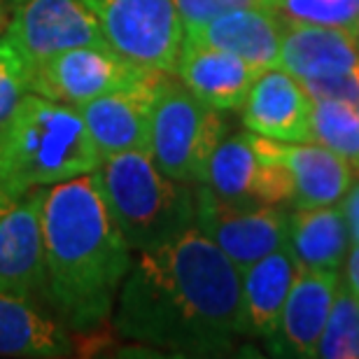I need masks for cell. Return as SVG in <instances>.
I'll return each mask as SVG.
<instances>
[{"label": "cell", "mask_w": 359, "mask_h": 359, "mask_svg": "<svg viewBox=\"0 0 359 359\" xmlns=\"http://www.w3.org/2000/svg\"><path fill=\"white\" fill-rule=\"evenodd\" d=\"M114 329L177 355H224L245 336L241 271L191 226L131 262L114 304Z\"/></svg>", "instance_id": "cell-1"}, {"label": "cell", "mask_w": 359, "mask_h": 359, "mask_svg": "<svg viewBox=\"0 0 359 359\" xmlns=\"http://www.w3.org/2000/svg\"><path fill=\"white\" fill-rule=\"evenodd\" d=\"M45 297L66 329L93 332L114 313L133 250L112 219L96 170L45 187Z\"/></svg>", "instance_id": "cell-2"}, {"label": "cell", "mask_w": 359, "mask_h": 359, "mask_svg": "<svg viewBox=\"0 0 359 359\" xmlns=\"http://www.w3.org/2000/svg\"><path fill=\"white\" fill-rule=\"evenodd\" d=\"M100 161L80 110L31 91L0 128V201L93 173Z\"/></svg>", "instance_id": "cell-3"}, {"label": "cell", "mask_w": 359, "mask_h": 359, "mask_svg": "<svg viewBox=\"0 0 359 359\" xmlns=\"http://www.w3.org/2000/svg\"><path fill=\"white\" fill-rule=\"evenodd\" d=\"M96 180L133 252L159 250L196 226V191L163 173L149 152L107 156L96 168Z\"/></svg>", "instance_id": "cell-4"}, {"label": "cell", "mask_w": 359, "mask_h": 359, "mask_svg": "<svg viewBox=\"0 0 359 359\" xmlns=\"http://www.w3.org/2000/svg\"><path fill=\"white\" fill-rule=\"evenodd\" d=\"M226 124L215 110L163 75L156 89L149 154L163 173L189 184H203L212 152L224 140Z\"/></svg>", "instance_id": "cell-5"}, {"label": "cell", "mask_w": 359, "mask_h": 359, "mask_svg": "<svg viewBox=\"0 0 359 359\" xmlns=\"http://www.w3.org/2000/svg\"><path fill=\"white\" fill-rule=\"evenodd\" d=\"M107 45L124 59L175 73L184 26L175 0H87Z\"/></svg>", "instance_id": "cell-6"}, {"label": "cell", "mask_w": 359, "mask_h": 359, "mask_svg": "<svg viewBox=\"0 0 359 359\" xmlns=\"http://www.w3.org/2000/svg\"><path fill=\"white\" fill-rule=\"evenodd\" d=\"M196 229L208 236L238 271L278 250H287L290 215L278 205H236L226 203L198 184Z\"/></svg>", "instance_id": "cell-7"}, {"label": "cell", "mask_w": 359, "mask_h": 359, "mask_svg": "<svg viewBox=\"0 0 359 359\" xmlns=\"http://www.w3.org/2000/svg\"><path fill=\"white\" fill-rule=\"evenodd\" d=\"M159 70L142 68L112 47H75L33 63L31 91L66 105H84L110 91L131 87Z\"/></svg>", "instance_id": "cell-8"}, {"label": "cell", "mask_w": 359, "mask_h": 359, "mask_svg": "<svg viewBox=\"0 0 359 359\" xmlns=\"http://www.w3.org/2000/svg\"><path fill=\"white\" fill-rule=\"evenodd\" d=\"M203 184L215 196L236 205H280L294 198L292 173L262 152L252 131L219 142L208 163Z\"/></svg>", "instance_id": "cell-9"}, {"label": "cell", "mask_w": 359, "mask_h": 359, "mask_svg": "<svg viewBox=\"0 0 359 359\" xmlns=\"http://www.w3.org/2000/svg\"><path fill=\"white\" fill-rule=\"evenodd\" d=\"M5 33L31 63L75 47H110L87 0H19Z\"/></svg>", "instance_id": "cell-10"}, {"label": "cell", "mask_w": 359, "mask_h": 359, "mask_svg": "<svg viewBox=\"0 0 359 359\" xmlns=\"http://www.w3.org/2000/svg\"><path fill=\"white\" fill-rule=\"evenodd\" d=\"M45 187L0 201V294L33 299L45 294Z\"/></svg>", "instance_id": "cell-11"}, {"label": "cell", "mask_w": 359, "mask_h": 359, "mask_svg": "<svg viewBox=\"0 0 359 359\" xmlns=\"http://www.w3.org/2000/svg\"><path fill=\"white\" fill-rule=\"evenodd\" d=\"M166 73H152L131 87L110 91L77 105L98 154L107 159L124 152H149L152 112L159 82Z\"/></svg>", "instance_id": "cell-12"}, {"label": "cell", "mask_w": 359, "mask_h": 359, "mask_svg": "<svg viewBox=\"0 0 359 359\" xmlns=\"http://www.w3.org/2000/svg\"><path fill=\"white\" fill-rule=\"evenodd\" d=\"M311 93L283 68L259 73L243 103L248 131L280 142H311Z\"/></svg>", "instance_id": "cell-13"}, {"label": "cell", "mask_w": 359, "mask_h": 359, "mask_svg": "<svg viewBox=\"0 0 359 359\" xmlns=\"http://www.w3.org/2000/svg\"><path fill=\"white\" fill-rule=\"evenodd\" d=\"M336 285L339 271H297L278 332L269 339L273 355L318 357V343L332 313Z\"/></svg>", "instance_id": "cell-14"}, {"label": "cell", "mask_w": 359, "mask_h": 359, "mask_svg": "<svg viewBox=\"0 0 359 359\" xmlns=\"http://www.w3.org/2000/svg\"><path fill=\"white\" fill-rule=\"evenodd\" d=\"M255 142L262 152L278 159L292 173L294 208L334 205L343 201L350 184H353L355 170L350 168V163L320 142H315V145H308V142L283 145L280 140L264 138L257 133Z\"/></svg>", "instance_id": "cell-15"}, {"label": "cell", "mask_w": 359, "mask_h": 359, "mask_svg": "<svg viewBox=\"0 0 359 359\" xmlns=\"http://www.w3.org/2000/svg\"><path fill=\"white\" fill-rule=\"evenodd\" d=\"M175 75L194 96L224 112L243 107L259 70L231 52L184 38Z\"/></svg>", "instance_id": "cell-16"}, {"label": "cell", "mask_w": 359, "mask_h": 359, "mask_svg": "<svg viewBox=\"0 0 359 359\" xmlns=\"http://www.w3.org/2000/svg\"><path fill=\"white\" fill-rule=\"evenodd\" d=\"M283 31L285 19L278 12L266 7H245L222 14L203 26L189 28L184 31V38L231 52L264 73L280 68Z\"/></svg>", "instance_id": "cell-17"}, {"label": "cell", "mask_w": 359, "mask_h": 359, "mask_svg": "<svg viewBox=\"0 0 359 359\" xmlns=\"http://www.w3.org/2000/svg\"><path fill=\"white\" fill-rule=\"evenodd\" d=\"M359 66V45L353 33L332 26L285 21L280 68L299 82L329 77Z\"/></svg>", "instance_id": "cell-18"}, {"label": "cell", "mask_w": 359, "mask_h": 359, "mask_svg": "<svg viewBox=\"0 0 359 359\" xmlns=\"http://www.w3.org/2000/svg\"><path fill=\"white\" fill-rule=\"evenodd\" d=\"M297 271L299 266L292 259L290 250H278L241 271L243 332L245 336L266 341L276 336Z\"/></svg>", "instance_id": "cell-19"}, {"label": "cell", "mask_w": 359, "mask_h": 359, "mask_svg": "<svg viewBox=\"0 0 359 359\" xmlns=\"http://www.w3.org/2000/svg\"><path fill=\"white\" fill-rule=\"evenodd\" d=\"M0 355L59 359L73 355V341L63 327L26 297L0 294Z\"/></svg>", "instance_id": "cell-20"}, {"label": "cell", "mask_w": 359, "mask_h": 359, "mask_svg": "<svg viewBox=\"0 0 359 359\" xmlns=\"http://www.w3.org/2000/svg\"><path fill=\"white\" fill-rule=\"evenodd\" d=\"M287 250L299 269L339 271L350 250L343 210L336 205L297 208L290 215Z\"/></svg>", "instance_id": "cell-21"}, {"label": "cell", "mask_w": 359, "mask_h": 359, "mask_svg": "<svg viewBox=\"0 0 359 359\" xmlns=\"http://www.w3.org/2000/svg\"><path fill=\"white\" fill-rule=\"evenodd\" d=\"M311 140L343 156L359 175V112L341 100L313 98Z\"/></svg>", "instance_id": "cell-22"}, {"label": "cell", "mask_w": 359, "mask_h": 359, "mask_svg": "<svg viewBox=\"0 0 359 359\" xmlns=\"http://www.w3.org/2000/svg\"><path fill=\"white\" fill-rule=\"evenodd\" d=\"M318 357L357 359L359 357V299L350 292L346 280H339L332 313L318 343Z\"/></svg>", "instance_id": "cell-23"}, {"label": "cell", "mask_w": 359, "mask_h": 359, "mask_svg": "<svg viewBox=\"0 0 359 359\" xmlns=\"http://www.w3.org/2000/svg\"><path fill=\"white\" fill-rule=\"evenodd\" d=\"M273 10L285 21L343 28L355 35L359 0H273Z\"/></svg>", "instance_id": "cell-24"}, {"label": "cell", "mask_w": 359, "mask_h": 359, "mask_svg": "<svg viewBox=\"0 0 359 359\" xmlns=\"http://www.w3.org/2000/svg\"><path fill=\"white\" fill-rule=\"evenodd\" d=\"M33 63L10 35L0 38V128L17 110L21 98L31 93Z\"/></svg>", "instance_id": "cell-25"}, {"label": "cell", "mask_w": 359, "mask_h": 359, "mask_svg": "<svg viewBox=\"0 0 359 359\" xmlns=\"http://www.w3.org/2000/svg\"><path fill=\"white\" fill-rule=\"evenodd\" d=\"M175 7L180 12V19H182L184 31H189V28L203 26L208 21L233 10H245V7L273 10V0H175Z\"/></svg>", "instance_id": "cell-26"}, {"label": "cell", "mask_w": 359, "mask_h": 359, "mask_svg": "<svg viewBox=\"0 0 359 359\" xmlns=\"http://www.w3.org/2000/svg\"><path fill=\"white\" fill-rule=\"evenodd\" d=\"M306 91L311 93V98H332L341 100V103L350 105L353 110L359 112V66L343 70V73L318 77V80H306L301 82Z\"/></svg>", "instance_id": "cell-27"}, {"label": "cell", "mask_w": 359, "mask_h": 359, "mask_svg": "<svg viewBox=\"0 0 359 359\" xmlns=\"http://www.w3.org/2000/svg\"><path fill=\"white\" fill-rule=\"evenodd\" d=\"M341 210H343V217H346L350 241L359 243V180L355 184H350V189L346 191Z\"/></svg>", "instance_id": "cell-28"}, {"label": "cell", "mask_w": 359, "mask_h": 359, "mask_svg": "<svg viewBox=\"0 0 359 359\" xmlns=\"http://www.w3.org/2000/svg\"><path fill=\"white\" fill-rule=\"evenodd\" d=\"M346 285L350 292L359 299V243H353V248L348 250V262H346Z\"/></svg>", "instance_id": "cell-29"}, {"label": "cell", "mask_w": 359, "mask_h": 359, "mask_svg": "<svg viewBox=\"0 0 359 359\" xmlns=\"http://www.w3.org/2000/svg\"><path fill=\"white\" fill-rule=\"evenodd\" d=\"M19 0H0V33H5L7 24H10L12 19V12L14 7H17Z\"/></svg>", "instance_id": "cell-30"}, {"label": "cell", "mask_w": 359, "mask_h": 359, "mask_svg": "<svg viewBox=\"0 0 359 359\" xmlns=\"http://www.w3.org/2000/svg\"><path fill=\"white\" fill-rule=\"evenodd\" d=\"M355 40H357V45H359V14H357V28H355Z\"/></svg>", "instance_id": "cell-31"}]
</instances>
